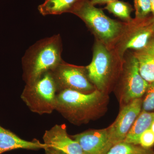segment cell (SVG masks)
I'll list each match as a JSON object with an SVG mask.
<instances>
[{
  "label": "cell",
  "mask_w": 154,
  "mask_h": 154,
  "mask_svg": "<svg viewBox=\"0 0 154 154\" xmlns=\"http://www.w3.org/2000/svg\"><path fill=\"white\" fill-rule=\"evenodd\" d=\"M60 34L38 40L30 46L22 58L23 78L26 84L35 82L46 72L52 71L63 61Z\"/></svg>",
  "instance_id": "6da1fadb"
},
{
  "label": "cell",
  "mask_w": 154,
  "mask_h": 154,
  "mask_svg": "<svg viewBox=\"0 0 154 154\" xmlns=\"http://www.w3.org/2000/svg\"><path fill=\"white\" fill-rule=\"evenodd\" d=\"M106 101L105 94L96 89L90 94L63 90L57 95L55 110L72 123L83 124L95 117Z\"/></svg>",
  "instance_id": "7a4b0ae2"
},
{
  "label": "cell",
  "mask_w": 154,
  "mask_h": 154,
  "mask_svg": "<svg viewBox=\"0 0 154 154\" xmlns=\"http://www.w3.org/2000/svg\"><path fill=\"white\" fill-rule=\"evenodd\" d=\"M70 13L82 19L96 40L110 49H113L126 25V22L109 18L102 9L96 8L89 0H80Z\"/></svg>",
  "instance_id": "3957f363"
},
{
  "label": "cell",
  "mask_w": 154,
  "mask_h": 154,
  "mask_svg": "<svg viewBox=\"0 0 154 154\" xmlns=\"http://www.w3.org/2000/svg\"><path fill=\"white\" fill-rule=\"evenodd\" d=\"M122 61L114 50L96 40L91 62L86 66L89 79L96 90L105 93L118 79Z\"/></svg>",
  "instance_id": "277c9868"
},
{
  "label": "cell",
  "mask_w": 154,
  "mask_h": 154,
  "mask_svg": "<svg viewBox=\"0 0 154 154\" xmlns=\"http://www.w3.org/2000/svg\"><path fill=\"white\" fill-rule=\"evenodd\" d=\"M57 94L56 84L50 71L33 82L26 84L21 98L33 113L51 114L55 110Z\"/></svg>",
  "instance_id": "5b68a950"
},
{
  "label": "cell",
  "mask_w": 154,
  "mask_h": 154,
  "mask_svg": "<svg viewBox=\"0 0 154 154\" xmlns=\"http://www.w3.org/2000/svg\"><path fill=\"white\" fill-rule=\"evenodd\" d=\"M153 19L152 16L143 20L133 19L126 22L124 31L113 49L121 59L128 51L139 50L148 44L154 36Z\"/></svg>",
  "instance_id": "8992f818"
},
{
  "label": "cell",
  "mask_w": 154,
  "mask_h": 154,
  "mask_svg": "<svg viewBox=\"0 0 154 154\" xmlns=\"http://www.w3.org/2000/svg\"><path fill=\"white\" fill-rule=\"evenodd\" d=\"M118 79L122 100L127 104L134 99L141 98L149 85L141 75L137 59L133 52L129 51H126L123 57Z\"/></svg>",
  "instance_id": "52a82bcc"
},
{
  "label": "cell",
  "mask_w": 154,
  "mask_h": 154,
  "mask_svg": "<svg viewBox=\"0 0 154 154\" xmlns=\"http://www.w3.org/2000/svg\"><path fill=\"white\" fill-rule=\"evenodd\" d=\"M51 71L57 93L63 90H71L90 94L96 90L89 79L86 66L74 65L63 60Z\"/></svg>",
  "instance_id": "ba28073f"
},
{
  "label": "cell",
  "mask_w": 154,
  "mask_h": 154,
  "mask_svg": "<svg viewBox=\"0 0 154 154\" xmlns=\"http://www.w3.org/2000/svg\"><path fill=\"white\" fill-rule=\"evenodd\" d=\"M143 100L134 99L122 108L113 124L108 127L113 145L123 141L135 120L140 113Z\"/></svg>",
  "instance_id": "9c48e42d"
},
{
  "label": "cell",
  "mask_w": 154,
  "mask_h": 154,
  "mask_svg": "<svg viewBox=\"0 0 154 154\" xmlns=\"http://www.w3.org/2000/svg\"><path fill=\"white\" fill-rule=\"evenodd\" d=\"M71 137L79 144L84 154H106L113 146L108 128L87 131Z\"/></svg>",
  "instance_id": "30bf717a"
},
{
  "label": "cell",
  "mask_w": 154,
  "mask_h": 154,
  "mask_svg": "<svg viewBox=\"0 0 154 154\" xmlns=\"http://www.w3.org/2000/svg\"><path fill=\"white\" fill-rule=\"evenodd\" d=\"M44 143L48 147L66 154H84L79 144L69 136L65 124L56 125L46 131L43 136Z\"/></svg>",
  "instance_id": "8fae6325"
},
{
  "label": "cell",
  "mask_w": 154,
  "mask_h": 154,
  "mask_svg": "<svg viewBox=\"0 0 154 154\" xmlns=\"http://www.w3.org/2000/svg\"><path fill=\"white\" fill-rule=\"evenodd\" d=\"M48 146L36 139L32 141L22 139L14 133L0 125V154L16 149H45Z\"/></svg>",
  "instance_id": "7c38bea8"
},
{
  "label": "cell",
  "mask_w": 154,
  "mask_h": 154,
  "mask_svg": "<svg viewBox=\"0 0 154 154\" xmlns=\"http://www.w3.org/2000/svg\"><path fill=\"white\" fill-rule=\"evenodd\" d=\"M141 75L147 82H154V36L143 49L133 51Z\"/></svg>",
  "instance_id": "4fadbf2b"
},
{
  "label": "cell",
  "mask_w": 154,
  "mask_h": 154,
  "mask_svg": "<svg viewBox=\"0 0 154 154\" xmlns=\"http://www.w3.org/2000/svg\"><path fill=\"white\" fill-rule=\"evenodd\" d=\"M154 122V111L148 112L142 110L135 120L123 141L139 145V140L141 134L150 129Z\"/></svg>",
  "instance_id": "5bb4252c"
},
{
  "label": "cell",
  "mask_w": 154,
  "mask_h": 154,
  "mask_svg": "<svg viewBox=\"0 0 154 154\" xmlns=\"http://www.w3.org/2000/svg\"><path fill=\"white\" fill-rule=\"evenodd\" d=\"M80 0H46L38 6V10L42 16L60 15L69 13Z\"/></svg>",
  "instance_id": "9a60e30c"
},
{
  "label": "cell",
  "mask_w": 154,
  "mask_h": 154,
  "mask_svg": "<svg viewBox=\"0 0 154 154\" xmlns=\"http://www.w3.org/2000/svg\"><path fill=\"white\" fill-rule=\"evenodd\" d=\"M105 9L123 22H129L133 19L131 16L133 9L128 3L115 0L107 4Z\"/></svg>",
  "instance_id": "2e32d148"
},
{
  "label": "cell",
  "mask_w": 154,
  "mask_h": 154,
  "mask_svg": "<svg viewBox=\"0 0 154 154\" xmlns=\"http://www.w3.org/2000/svg\"><path fill=\"white\" fill-rule=\"evenodd\" d=\"M106 154H154V151L151 149L122 141L112 146Z\"/></svg>",
  "instance_id": "e0dca14e"
},
{
  "label": "cell",
  "mask_w": 154,
  "mask_h": 154,
  "mask_svg": "<svg viewBox=\"0 0 154 154\" xmlns=\"http://www.w3.org/2000/svg\"><path fill=\"white\" fill-rule=\"evenodd\" d=\"M135 10V17L137 20H143L150 17L152 13L150 0H134Z\"/></svg>",
  "instance_id": "ac0fdd59"
},
{
  "label": "cell",
  "mask_w": 154,
  "mask_h": 154,
  "mask_svg": "<svg viewBox=\"0 0 154 154\" xmlns=\"http://www.w3.org/2000/svg\"><path fill=\"white\" fill-rule=\"evenodd\" d=\"M145 94V97L143 100L142 110L150 112L154 110V82L149 83Z\"/></svg>",
  "instance_id": "d6986e66"
},
{
  "label": "cell",
  "mask_w": 154,
  "mask_h": 154,
  "mask_svg": "<svg viewBox=\"0 0 154 154\" xmlns=\"http://www.w3.org/2000/svg\"><path fill=\"white\" fill-rule=\"evenodd\" d=\"M139 145L144 148L150 149L154 146V133L150 129L143 133L139 138Z\"/></svg>",
  "instance_id": "ffe728a7"
},
{
  "label": "cell",
  "mask_w": 154,
  "mask_h": 154,
  "mask_svg": "<svg viewBox=\"0 0 154 154\" xmlns=\"http://www.w3.org/2000/svg\"><path fill=\"white\" fill-rule=\"evenodd\" d=\"M44 150L46 154H66L63 152L51 147H47Z\"/></svg>",
  "instance_id": "44dd1931"
},
{
  "label": "cell",
  "mask_w": 154,
  "mask_h": 154,
  "mask_svg": "<svg viewBox=\"0 0 154 154\" xmlns=\"http://www.w3.org/2000/svg\"><path fill=\"white\" fill-rule=\"evenodd\" d=\"M115 0H89L91 4L94 5H103V4H107Z\"/></svg>",
  "instance_id": "7402d4cb"
},
{
  "label": "cell",
  "mask_w": 154,
  "mask_h": 154,
  "mask_svg": "<svg viewBox=\"0 0 154 154\" xmlns=\"http://www.w3.org/2000/svg\"><path fill=\"white\" fill-rule=\"evenodd\" d=\"M151 5L152 16L154 17V0H150Z\"/></svg>",
  "instance_id": "603a6c76"
},
{
  "label": "cell",
  "mask_w": 154,
  "mask_h": 154,
  "mask_svg": "<svg viewBox=\"0 0 154 154\" xmlns=\"http://www.w3.org/2000/svg\"><path fill=\"white\" fill-rule=\"evenodd\" d=\"M152 131L154 133V122L152 123L151 126L150 128Z\"/></svg>",
  "instance_id": "cb8c5ba5"
},
{
  "label": "cell",
  "mask_w": 154,
  "mask_h": 154,
  "mask_svg": "<svg viewBox=\"0 0 154 154\" xmlns=\"http://www.w3.org/2000/svg\"><path fill=\"white\" fill-rule=\"evenodd\" d=\"M153 29L154 31V17H153Z\"/></svg>",
  "instance_id": "d4e9b609"
}]
</instances>
